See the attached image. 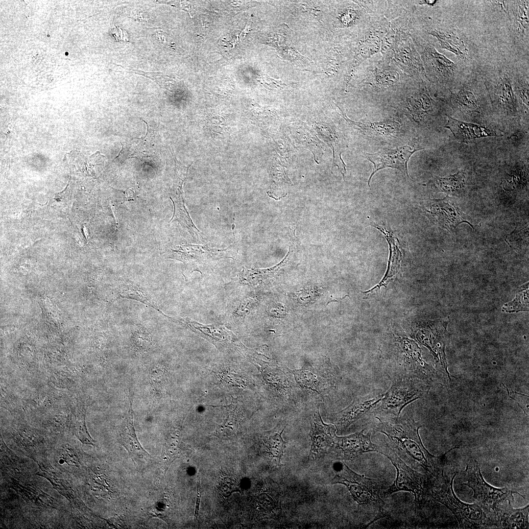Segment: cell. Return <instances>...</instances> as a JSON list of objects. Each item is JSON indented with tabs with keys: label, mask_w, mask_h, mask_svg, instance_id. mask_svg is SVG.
Returning a JSON list of instances; mask_svg holds the SVG:
<instances>
[{
	"label": "cell",
	"mask_w": 529,
	"mask_h": 529,
	"mask_svg": "<svg viewBox=\"0 0 529 529\" xmlns=\"http://www.w3.org/2000/svg\"><path fill=\"white\" fill-rule=\"evenodd\" d=\"M346 296H349L348 295H345L344 296H343V297L342 298H340V299H339V300H335V299H333V300H331L330 301H329V302H328V303H327L326 305H328V304H329V303L330 302H339V301H341L342 300H343V299H344V298H345V297H346Z\"/></svg>",
	"instance_id": "cell-32"
},
{
	"label": "cell",
	"mask_w": 529,
	"mask_h": 529,
	"mask_svg": "<svg viewBox=\"0 0 529 529\" xmlns=\"http://www.w3.org/2000/svg\"><path fill=\"white\" fill-rule=\"evenodd\" d=\"M180 443V433L179 431H173L167 436L162 455L165 474L171 463L180 457L181 454Z\"/></svg>",
	"instance_id": "cell-19"
},
{
	"label": "cell",
	"mask_w": 529,
	"mask_h": 529,
	"mask_svg": "<svg viewBox=\"0 0 529 529\" xmlns=\"http://www.w3.org/2000/svg\"><path fill=\"white\" fill-rule=\"evenodd\" d=\"M385 371L393 381L404 379H418L427 376L422 361L419 348L411 340L400 336L395 337L393 346L388 352Z\"/></svg>",
	"instance_id": "cell-2"
},
{
	"label": "cell",
	"mask_w": 529,
	"mask_h": 529,
	"mask_svg": "<svg viewBox=\"0 0 529 529\" xmlns=\"http://www.w3.org/2000/svg\"><path fill=\"white\" fill-rule=\"evenodd\" d=\"M445 127L449 129L455 138L462 143H468L473 140L486 137L497 136L496 132L483 125L458 120L447 116Z\"/></svg>",
	"instance_id": "cell-14"
},
{
	"label": "cell",
	"mask_w": 529,
	"mask_h": 529,
	"mask_svg": "<svg viewBox=\"0 0 529 529\" xmlns=\"http://www.w3.org/2000/svg\"><path fill=\"white\" fill-rule=\"evenodd\" d=\"M379 422L374 430L385 434V443L400 453L406 459L420 466L438 480L444 478V467L446 454L455 449H451L444 454L435 456L424 446L419 434L418 426L409 411V407L405 413L398 416L376 417Z\"/></svg>",
	"instance_id": "cell-1"
},
{
	"label": "cell",
	"mask_w": 529,
	"mask_h": 529,
	"mask_svg": "<svg viewBox=\"0 0 529 529\" xmlns=\"http://www.w3.org/2000/svg\"><path fill=\"white\" fill-rule=\"evenodd\" d=\"M271 189H275L277 186L282 185L281 183H291L288 176L286 174L284 169L278 164L275 165L271 169Z\"/></svg>",
	"instance_id": "cell-26"
},
{
	"label": "cell",
	"mask_w": 529,
	"mask_h": 529,
	"mask_svg": "<svg viewBox=\"0 0 529 529\" xmlns=\"http://www.w3.org/2000/svg\"><path fill=\"white\" fill-rule=\"evenodd\" d=\"M508 502L507 504L504 502V504L497 505L494 509L495 525L499 528H529V505L524 508L514 509L512 503Z\"/></svg>",
	"instance_id": "cell-13"
},
{
	"label": "cell",
	"mask_w": 529,
	"mask_h": 529,
	"mask_svg": "<svg viewBox=\"0 0 529 529\" xmlns=\"http://www.w3.org/2000/svg\"><path fill=\"white\" fill-rule=\"evenodd\" d=\"M112 33L117 41L127 42L128 41V35L127 33L124 30L121 29L117 26L113 28Z\"/></svg>",
	"instance_id": "cell-28"
},
{
	"label": "cell",
	"mask_w": 529,
	"mask_h": 529,
	"mask_svg": "<svg viewBox=\"0 0 529 529\" xmlns=\"http://www.w3.org/2000/svg\"><path fill=\"white\" fill-rule=\"evenodd\" d=\"M379 452L387 457L397 470L396 478L393 484L385 492L389 494L399 491L412 493L416 505H420L427 493L424 476L408 466L389 445L379 446Z\"/></svg>",
	"instance_id": "cell-4"
},
{
	"label": "cell",
	"mask_w": 529,
	"mask_h": 529,
	"mask_svg": "<svg viewBox=\"0 0 529 529\" xmlns=\"http://www.w3.org/2000/svg\"><path fill=\"white\" fill-rule=\"evenodd\" d=\"M217 487L220 493L225 498L230 496L233 492L240 491V483L237 480L224 473H221Z\"/></svg>",
	"instance_id": "cell-23"
},
{
	"label": "cell",
	"mask_w": 529,
	"mask_h": 529,
	"mask_svg": "<svg viewBox=\"0 0 529 529\" xmlns=\"http://www.w3.org/2000/svg\"><path fill=\"white\" fill-rule=\"evenodd\" d=\"M456 102L464 108L469 110H476L478 108L477 98L470 91L463 89L455 95Z\"/></svg>",
	"instance_id": "cell-24"
},
{
	"label": "cell",
	"mask_w": 529,
	"mask_h": 529,
	"mask_svg": "<svg viewBox=\"0 0 529 529\" xmlns=\"http://www.w3.org/2000/svg\"><path fill=\"white\" fill-rule=\"evenodd\" d=\"M456 474L450 481L444 480L439 489L431 490V497L446 506L454 514L461 528H484L489 523L488 518L477 504H468L459 500L453 490Z\"/></svg>",
	"instance_id": "cell-3"
},
{
	"label": "cell",
	"mask_w": 529,
	"mask_h": 529,
	"mask_svg": "<svg viewBox=\"0 0 529 529\" xmlns=\"http://www.w3.org/2000/svg\"><path fill=\"white\" fill-rule=\"evenodd\" d=\"M130 402L128 413L118 431V439L127 450L136 467L143 469L150 463L152 457L142 447L137 438L133 423L132 403L131 401Z\"/></svg>",
	"instance_id": "cell-9"
},
{
	"label": "cell",
	"mask_w": 529,
	"mask_h": 529,
	"mask_svg": "<svg viewBox=\"0 0 529 529\" xmlns=\"http://www.w3.org/2000/svg\"><path fill=\"white\" fill-rule=\"evenodd\" d=\"M425 63L434 73L442 77H449L454 72L455 64L431 46H426L423 51Z\"/></svg>",
	"instance_id": "cell-16"
},
{
	"label": "cell",
	"mask_w": 529,
	"mask_h": 529,
	"mask_svg": "<svg viewBox=\"0 0 529 529\" xmlns=\"http://www.w3.org/2000/svg\"><path fill=\"white\" fill-rule=\"evenodd\" d=\"M428 32L436 38L441 48L447 49L463 58L467 55L468 50L463 41L454 32L436 30H430Z\"/></svg>",
	"instance_id": "cell-17"
},
{
	"label": "cell",
	"mask_w": 529,
	"mask_h": 529,
	"mask_svg": "<svg viewBox=\"0 0 529 529\" xmlns=\"http://www.w3.org/2000/svg\"><path fill=\"white\" fill-rule=\"evenodd\" d=\"M422 148H414L404 145L395 149H384L373 153H366V158L374 165L372 172L368 180V186L371 178L379 170L385 168L398 169L409 177L407 163L409 158L416 151Z\"/></svg>",
	"instance_id": "cell-10"
},
{
	"label": "cell",
	"mask_w": 529,
	"mask_h": 529,
	"mask_svg": "<svg viewBox=\"0 0 529 529\" xmlns=\"http://www.w3.org/2000/svg\"><path fill=\"white\" fill-rule=\"evenodd\" d=\"M258 499L259 509L261 511L264 510L266 511V512H269L275 510L277 507L275 502L273 499L266 494H261Z\"/></svg>",
	"instance_id": "cell-27"
},
{
	"label": "cell",
	"mask_w": 529,
	"mask_h": 529,
	"mask_svg": "<svg viewBox=\"0 0 529 529\" xmlns=\"http://www.w3.org/2000/svg\"><path fill=\"white\" fill-rule=\"evenodd\" d=\"M520 289L517 293L515 299L512 302L508 304V306H506L507 307H508V308L506 309H507V311L508 312H517L523 310L521 305H522L524 310H527L528 309V305L525 304L522 302V299L528 297V287L527 286H526V287H522Z\"/></svg>",
	"instance_id": "cell-25"
},
{
	"label": "cell",
	"mask_w": 529,
	"mask_h": 529,
	"mask_svg": "<svg viewBox=\"0 0 529 529\" xmlns=\"http://www.w3.org/2000/svg\"><path fill=\"white\" fill-rule=\"evenodd\" d=\"M284 429L265 437L264 441L268 453L278 466L281 465L280 459L286 448V442L282 436Z\"/></svg>",
	"instance_id": "cell-20"
},
{
	"label": "cell",
	"mask_w": 529,
	"mask_h": 529,
	"mask_svg": "<svg viewBox=\"0 0 529 529\" xmlns=\"http://www.w3.org/2000/svg\"><path fill=\"white\" fill-rule=\"evenodd\" d=\"M467 481L464 485L474 491V498L486 511L493 510L496 506L504 502H514L513 494H517L525 498L519 492L507 488H497L488 484L483 478L480 467L477 460H471L467 464L465 471Z\"/></svg>",
	"instance_id": "cell-6"
},
{
	"label": "cell",
	"mask_w": 529,
	"mask_h": 529,
	"mask_svg": "<svg viewBox=\"0 0 529 529\" xmlns=\"http://www.w3.org/2000/svg\"><path fill=\"white\" fill-rule=\"evenodd\" d=\"M495 94L499 103L507 113L516 112V98L511 81L506 74L499 78L496 86Z\"/></svg>",
	"instance_id": "cell-18"
},
{
	"label": "cell",
	"mask_w": 529,
	"mask_h": 529,
	"mask_svg": "<svg viewBox=\"0 0 529 529\" xmlns=\"http://www.w3.org/2000/svg\"><path fill=\"white\" fill-rule=\"evenodd\" d=\"M363 431L347 436H336L333 447L347 460H353L364 453L379 452V446L371 440V433L364 434Z\"/></svg>",
	"instance_id": "cell-12"
},
{
	"label": "cell",
	"mask_w": 529,
	"mask_h": 529,
	"mask_svg": "<svg viewBox=\"0 0 529 529\" xmlns=\"http://www.w3.org/2000/svg\"><path fill=\"white\" fill-rule=\"evenodd\" d=\"M436 179L440 190L448 194H459L464 186L465 174L462 170L449 177Z\"/></svg>",
	"instance_id": "cell-21"
},
{
	"label": "cell",
	"mask_w": 529,
	"mask_h": 529,
	"mask_svg": "<svg viewBox=\"0 0 529 529\" xmlns=\"http://www.w3.org/2000/svg\"><path fill=\"white\" fill-rule=\"evenodd\" d=\"M423 387L417 379H404L393 381L391 386L371 412L375 417L398 416L409 403L420 398Z\"/></svg>",
	"instance_id": "cell-7"
},
{
	"label": "cell",
	"mask_w": 529,
	"mask_h": 529,
	"mask_svg": "<svg viewBox=\"0 0 529 529\" xmlns=\"http://www.w3.org/2000/svg\"><path fill=\"white\" fill-rule=\"evenodd\" d=\"M433 203L430 213L437 217L439 224L444 228L453 230L458 224L464 222L471 225L464 214L453 204L445 200H435Z\"/></svg>",
	"instance_id": "cell-15"
},
{
	"label": "cell",
	"mask_w": 529,
	"mask_h": 529,
	"mask_svg": "<svg viewBox=\"0 0 529 529\" xmlns=\"http://www.w3.org/2000/svg\"><path fill=\"white\" fill-rule=\"evenodd\" d=\"M435 1H436L435 0H423V1H420L421 2L420 3L421 4H427L428 5H433L434 3H435Z\"/></svg>",
	"instance_id": "cell-31"
},
{
	"label": "cell",
	"mask_w": 529,
	"mask_h": 529,
	"mask_svg": "<svg viewBox=\"0 0 529 529\" xmlns=\"http://www.w3.org/2000/svg\"><path fill=\"white\" fill-rule=\"evenodd\" d=\"M310 423V457L315 459L322 457L328 448L333 447L337 436V429L333 425L323 423L318 409L313 413Z\"/></svg>",
	"instance_id": "cell-11"
},
{
	"label": "cell",
	"mask_w": 529,
	"mask_h": 529,
	"mask_svg": "<svg viewBox=\"0 0 529 529\" xmlns=\"http://www.w3.org/2000/svg\"><path fill=\"white\" fill-rule=\"evenodd\" d=\"M385 392L376 389L368 394L357 397L347 407L334 413L332 422L340 432L345 431L351 425L369 413L377 406Z\"/></svg>",
	"instance_id": "cell-8"
},
{
	"label": "cell",
	"mask_w": 529,
	"mask_h": 529,
	"mask_svg": "<svg viewBox=\"0 0 529 529\" xmlns=\"http://www.w3.org/2000/svg\"><path fill=\"white\" fill-rule=\"evenodd\" d=\"M339 467L331 481L332 484L345 485L354 500L359 505L376 504L381 506L384 505L380 496L382 488L380 481L356 473L344 462H340Z\"/></svg>",
	"instance_id": "cell-5"
},
{
	"label": "cell",
	"mask_w": 529,
	"mask_h": 529,
	"mask_svg": "<svg viewBox=\"0 0 529 529\" xmlns=\"http://www.w3.org/2000/svg\"><path fill=\"white\" fill-rule=\"evenodd\" d=\"M521 97L526 106L529 107V87L528 85H523L520 90Z\"/></svg>",
	"instance_id": "cell-30"
},
{
	"label": "cell",
	"mask_w": 529,
	"mask_h": 529,
	"mask_svg": "<svg viewBox=\"0 0 529 529\" xmlns=\"http://www.w3.org/2000/svg\"><path fill=\"white\" fill-rule=\"evenodd\" d=\"M196 502L194 510V517L197 519L199 514V505L200 503V500L201 497L202 493L203 491L202 488L200 484V481L198 480L196 486Z\"/></svg>",
	"instance_id": "cell-29"
},
{
	"label": "cell",
	"mask_w": 529,
	"mask_h": 529,
	"mask_svg": "<svg viewBox=\"0 0 529 529\" xmlns=\"http://www.w3.org/2000/svg\"><path fill=\"white\" fill-rule=\"evenodd\" d=\"M515 22L517 30L522 35H527L529 33V1H517Z\"/></svg>",
	"instance_id": "cell-22"
}]
</instances>
